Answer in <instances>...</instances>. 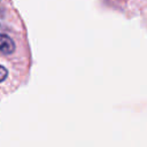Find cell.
<instances>
[{"label": "cell", "mask_w": 147, "mask_h": 147, "mask_svg": "<svg viewBox=\"0 0 147 147\" xmlns=\"http://www.w3.org/2000/svg\"><path fill=\"white\" fill-rule=\"evenodd\" d=\"M15 49L14 41L6 34L0 33V53L2 54H11Z\"/></svg>", "instance_id": "6da1fadb"}, {"label": "cell", "mask_w": 147, "mask_h": 147, "mask_svg": "<svg viewBox=\"0 0 147 147\" xmlns=\"http://www.w3.org/2000/svg\"><path fill=\"white\" fill-rule=\"evenodd\" d=\"M6 77H7V69L5 67L0 65V83L3 82L6 79Z\"/></svg>", "instance_id": "7a4b0ae2"}, {"label": "cell", "mask_w": 147, "mask_h": 147, "mask_svg": "<svg viewBox=\"0 0 147 147\" xmlns=\"http://www.w3.org/2000/svg\"><path fill=\"white\" fill-rule=\"evenodd\" d=\"M3 16V9L0 7V17H2Z\"/></svg>", "instance_id": "3957f363"}]
</instances>
